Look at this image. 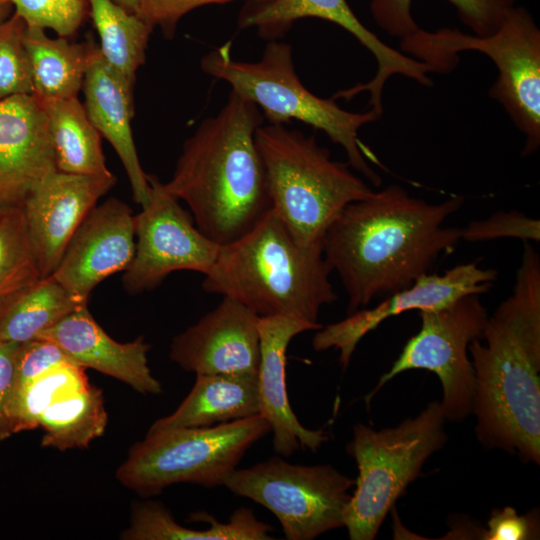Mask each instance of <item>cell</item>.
I'll list each match as a JSON object with an SVG mask.
<instances>
[{
    "label": "cell",
    "instance_id": "cell-1",
    "mask_svg": "<svg viewBox=\"0 0 540 540\" xmlns=\"http://www.w3.org/2000/svg\"><path fill=\"white\" fill-rule=\"evenodd\" d=\"M463 202L457 196L427 203L393 184L348 204L322 237L324 257L346 291L348 314L410 286L452 252L460 229L443 224Z\"/></svg>",
    "mask_w": 540,
    "mask_h": 540
},
{
    "label": "cell",
    "instance_id": "cell-2",
    "mask_svg": "<svg viewBox=\"0 0 540 540\" xmlns=\"http://www.w3.org/2000/svg\"><path fill=\"white\" fill-rule=\"evenodd\" d=\"M476 434L489 448L540 463V257L524 242L513 294L468 346Z\"/></svg>",
    "mask_w": 540,
    "mask_h": 540
},
{
    "label": "cell",
    "instance_id": "cell-3",
    "mask_svg": "<svg viewBox=\"0 0 540 540\" xmlns=\"http://www.w3.org/2000/svg\"><path fill=\"white\" fill-rule=\"evenodd\" d=\"M264 116L231 91L183 144L165 189L190 209L197 228L222 246L250 231L271 210L256 130Z\"/></svg>",
    "mask_w": 540,
    "mask_h": 540
},
{
    "label": "cell",
    "instance_id": "cell-4",
    "mask_svg": "<svg viewBox=\"0 0 540 540\" xmlns=\"http://www.w3.org/2000/svg\"><path fill=\"white\" fill-rule=\"evenodd\" d=\"M331 272L322 242L298 243L271 209L250 231L220 246L202 288L259 317L289 315L318 323L320 310L338 299Z\"/></svg>",
    "mask_w": 540,
    "mask_h": 540
},
{
    "label": "cell",
    "instance_id": "cell-5",
    "mask_svg": "<svg viewBox=\"0 0 540 540\" xmlns=\"http://www.w3.org/2000/svg\"><path fill=\"white\" fill-rule=\"evenodd\" d=\"M230 48L227 43L206 54L201 60L202 70L227 82L231 91L254 103L270 124L284 125L297 120L323 131L345 150L351 168L380 186V176L367 162V158L378 162L376 156L358 137L362 126L379 118L373 110L350 112L335 99L321 98L309 91L296 73L288 43L269 41L255 62L233 59Z\"/></svg>",
    "mask_w": 540,
    "mask_h": 540
},
{
    "label": "cell",
    "instance_id": "cell-6",
    "mask_svg": "<svg viewBox=\"0 0 540 540\" xmlns=\"http://www.w3.org/2000/svg\"><path fill=\"white\" fill-rule=\"evenodd\" d=\"M271 209L302 245L322 242L335 217L373 190L349 164L335 161L313 136L283 124L261 125L255 133Z\"/></svg>",
    "mask_w": 540,
    "mask_h": 540
},
{
    "label": "cell",
    "instance_id": "cell-7",
    "mask_svg": "<svg viewBox=\"0 0 540 540\" xmlns=\"http://www.w3.org/2000/svg\"><path fill=\"white\" fill-rule=\"evenodd\" d=\"M401 49L437 73L453 70L459 61V52L475 50L487 55L498 69L489 95L504 107L514 125L525 135L523 155L538 150L540 29L524 7L513 6L489 36H472L451 28L435 32L419 28L401 39Z\"/></svg>",
    "mask_w": 540,
    "mask_h": 540
},
{
    "label": "cell",
    "instance_id": "cell-8",
    "mask_svg": "<svg viewBox=\"0 0 540 540\" xmlns=\"http://www.w3.org/2000/svg\"><path fill=\"white\" fill-rule=\"evenodd\" d=\"M445 420L440 401H433L395 427L354 425L347 451L357 463L358 477L344 520L351 540L375 538L396 500L447 441Z\"/></svg>",
    "mask_w": 540,
    "mask_h": 540
},
{
    "label": "cell",
    "instance_id": "cell-9",
    "mask_svg": "<svg viewBox=\"0 0 540 540\" xmlns=\"http://www.w3.org/2000/svg\"><path fill=\"white\" fill-rule=\"evenodd\" d=\"M269 432V423L257 414L208 427L147 433L130 449L116 477L143 496L176 483L214 488L224 484L246 451Z\"/></svg>",
    "mask_w": 540,
    "mask_h": 540
},
{
    "label": "cell",
    "instance_id": "cell-10",
    "mask_svg": "<svg viewBox=\"0 0 540 540\" xmlns=\"http://www.w3.org/2000/svg\"><path fill=\"white\" fill-rule=\"evenodd\" d=\"M354 485L355 480L332 465L292 464L280 457L236 468L223 484L270 510L288 540H312L344 527Z\"/></svg>",
    "mask_w": 540,
    "mask_h": 540
},
{
    "label": "cell",
    "instance_id": "cell-11",
    "mask_svg": "<svg viewBox=\"0 0 540 540\" xmlns=\"http://www.w3.org/2000/svg\"><path fill=\"white\" fill-rule=\"evenodd\" d=\"M421 328L405 344L391 368L384 373L370 399L398 374L425 369L439 378L446 420L461 421L473 408L475 376L468 346L481 339L488 313L479 295L463 296L452 304L419 311Z\"/></svg>",
    "mask_w": 540,
    "mask_h": 540
},
{
    "label": "cell",
    "instance_id": "cell-12",
    "mask_svg": "<svg viewBox=\"0 0 540 540\" xmlns=\"http://www.w3.org/2000/svg\"><path fill=\"white\" fill-rule=\"evenodd\" d=\"M148 181L150 200L135 215V254L122 277L130 295L155 289L175 271L205 275L220 249L197 228L191 213L157 176L148 174Z\"/></svg>",
    "mask_w": 540,
    "mask_h": 540
},
{
    "label": "cell",
    "instance_id": "cell-13",
    "mask_svg": "<svg viewBox=\"0 0 540 540\" xmlns=\"http://www.w3.org/2000/svg\"><path fill=\"white\" fill-rule=\"evenodd\" d=\"M306 17L339 25L371 52L377 62L376 74L370 81L339 91L333 95L334 99L349 100L367 91L370 93L368 105L380 117L383 88L391 76L400 74L421 85H432L429 65L381 41L361 23L346 0H249L240 11L238 26L241 29L255 27L261 38L271 41L285 35L294 22Z\"/></svg>",
    "mask_w": 540,
    "mask_h": 540
},
{
    "label": "cell",
    "instance_id": "cell-14",
    "mask_svg": "<svg viewBox=\"0 0 540 540\" xmlns=\"http://www.w3.org/2000/svg\"><path fill=\"white\" fill-rule=\"evenodd\" d=\"M497 279V270L482 268L477 262L459 264L442 275L424 274L410 286L398 290L371 309H360L327 326L312 339L315 351L335 348L343 369L361 339L384 320L411 310H431L448 306L459 298L489 291Z\"/></svg>",
    "mask_w": 540,
    "mask_h": 540
},
{
    "label": "cell",
    "instance_id": "cell-15",
    "mask_svg": "<svg viewBox=\"0 0 540 540\" xmlns=\"http://www.w3.org/2000/svg\"><path fill=\"white\" fill-rule=\"evenodd\" d=\"M135 246V215L127 203L111 197L90 211L51 276L87 302L99 283L129 267Z\"/></svg>",
    "mask_w": 540,
    "mask_h": 540
},
{
    "label": "cell",
    "instance_id": "cell-16",
    "mask_svg": "<svg viewBox=\"0 0 540 540\" xmlns=\"http://www.w3.org/2000/svg\"><path fill=\"white\" fill-rule=\"evenodd\" d=\"M259 316L238 301H222L173 337L170 358L196 375H258Z\"/></svg>",
    "mask_w": 540,
    "mask_h": 540
},
{
    "label": "cell",
    "instance_id": "cell-17",
    "mask_svg": "<svg viewBox=\"0 0 540 540\" xmlns=\"http://www.w3.org/2000/svg\"><path fill=\"white\" fill-rule=\"evenodd\" d=\"M116 182L113 174L89 176L56 170L32 190L22 208L43 278L53 274L76 230Z\"/></svg>",
    "mask_w": 540,
    "mask_h": 540
},
{
    "label": "cell",
    "instance_id": "cell-18",
    "mask_svg": "<svg viewBox=\"0 0 540 540\" xmlns=\"http://www.w3.org/2000/svg\"><path fill=\"white\" fill-rule=\"evenodd\" d=\"M56 170L42 104L33 95L0 100V209L23 207L38 183Z\"/></svg>",
    "mask_w": 540,
    "mask_h": 540
},
{
    "label": "cell",
    "instance_id": "cell-19",
    "mask_svg": "<svg viewBox=\"0 0 540 540\" xmlns=\"http://www.w3.org/2000/svg\"><path fill=\"white\" fill-rule=\"evenodd\" d=\"M320 323L294 316L259 317L260 363L258 392L260 415L273 432L274 451L290 456L297 450L316 451L328 441L323 430L304 427L291 409L286 388V352L291 340L300 333L318 330Z\"/></svg>",
    "mask_w": 540,
    "mask_h": 540
},
{
    "label": "cell",
    "instance_id": "cell-20",
    "mask_svg": "<svg viewBox=\"0 0 540 540\" xmlns=\"http://www.w3.org/2000/svg\"><path fill=\"white\" fill-rule=\"evenodd\" d=\"M38 339L55 343L75 364L114 377L142 394H159L161 383L152 375L144 337L120 343L112 339L90 314L87 304L41 332ZM35 338V339H37Z\"/></svg>",
    "mask_w": 540,
    "mask_h": 540
},
{
    "label": "cell",
    "instance_id": "cell-21",
    "mask_svg": "<svg viewBox=\"0 0 540 540\" xmlns=\"http://www.w3.org/2000/svg\"><path fill=\"white\" fill-rule=\"evenodd\" d=\"M133 87L105 61L99 47L93 45L82 84L83 104L91 123L117 153L133 200L142 208L150 200L151 187L139 161L131 128Z\"/></svg>",
    "mask_w": 540,
    "mask_h": 540
},
{
    "label": "cell",
    "instance_id": "cell-22",
    "mask_svg": "<svg viewBox=\"0 0 540 540\" xmlns=\"http://www.w3.org/2000/svg\"><path fill=\"white\" fill-rule=\"evenodd\" d=\"M259 413L258 375L198 374L179 407L155 421L147 433L208 427Z\"/></svg>",
    "mask_w": 540,
    "mask_h": 540
},
{
    "label": "cell",
    "instance_id": "cell-23",
    "mask_svg": "<svg viewBox=\"0 0 540 540\" xmlns=\"http://www.w3.org/2000/svg\"><path fill=\"white\" fill-rule=\"evenodd\" d=\"M192 521L208 522L206 530L179 525L161 503L140 502L133 506L130 525L121 534L129 540H270L272 527L259 521L250 508L236 509L228 522L222 523L207 512L191 515Z\"/></svg>",
    "mask_w": 540,
    "mask_h": 540
},
{
    "label": "cell",
    "instance_id": "cell-24",
    "mask_svg": "<svg viewBox=\"0 0 540 540\" xmlns=\"http://www.w3.org/2000/svg\"><path fill=\"white\" fill-rule=\"evenodd\" d=\"M24 42L31 62L32 95L40 103L77 97L94 44L51 38L44 29L28 26Z\"/></svg>",
    "mask_w": 540,
    "mask_h": 540
},
{
    "label": "cell",
    "instance_id": "cell-25",
    "mask_svg": "<svg viewBox=\"0 0 540 540\" xmlns=\"http://www.w3.org/2000/svg\"><path fill=\"white\" fill-rule=\"evenodd\" d=\"M48 119L56 169L60 172L108 176L101 135L77 97L41 103Z\"/></svg>",
    "mask_w": 540,
    "mask_h": 540
},
{
    "label": "cell",
    "instance_id": "cell-26",
    "mask_svg": "<svg viewBox=\"0 0 540 540\" xmlns=\"http://www.w3.org/2000/svg\"><path fill=\"white\" fill-rule=\"evenodd\" d=\"M52 276L39 279L0 306V341L24 343L82 305Z\"/></svg>",
    "mask_w": 540,
    "mask_h": 540
},
{
    "label": "cell",
    "instance_id": "cell-27",
    "mask_svg": "<svg viewBox=\"0 0 540 540\" xmlns=\"http://www.w3.org/2000/svg\"><path fill=\"white\" fill-rule=\"evenodd\" d=\"M88 3L103 58L127 83L134 86L136 71L145 62L153 28L113 0H88Z\"/></svg>",
    "mask_w": 540,
    "mask_h": 540
},
{
    "label": "cell",
    "instance_id": "cell-28",
    "mask_svg": "<svg viewBox=\"0 0 540 540\" xmlns=\"http://www.w3.org/2000/svg\"><path fill=\"white\" fill-rule=\"evenodd\" d=\"M107 420L102 393L89 384L43 411L38 420L45 432L42 445L58 450L86 448L103 434Z\"/></svg>",
    "mask_w": 540,
    "mask_h": 540
},
{
    "label": "cell",
    "instance_id": "cell-29",
    "mask_svg": "<svg viewBox=\"0 0 540 540\" xmlns=\"http://www.w3.org/2000/svg\"><path fill=\"white\" fill-rule=\"evenodd\" d=\"M461 21L477 36H489L500 26L515 0H447ZM412 0H371L370 9L380 28L394 37L405 38L419 27L411 14Z\"/></svg>",
    "mask_w": 540,
    "mask_h": 540
},
{
    "label": "cell",
    "instance_id": "cell-30",
    "mask_svg": "<svg viewBox=\"0 0 540 540\" xmlns=\"http://www.w3.org/2000/svg\"><path fill=\"white\" fill-rule=\"evenodd\" d=\"M41 278L23 208L0 209V306Z\"/></svg>",
    "mask_w": 540,
    "mask_h": 540
},
{
    "label": "cell",
    "instance_id": "cell-31",
    "mask_svg": "<svg viewBox=\"0 0 540 540\" xmlns=\"http://www.w3.org/2000/svg\"><path fill=\"white\" fill-rule=\"evenodd\" d=\"M89 384L84 368L63 363L14 390L9 408L13 434L38 427L39 417L45 409Z\"/></svg>",
    "mask_w": 540,
    "mask_h": 540
},
{
    "label": "cell",
    "instance_id": "cell-32",
    "mask_svg": "<svg viewBox=\"0 0 540 540\" xmlns=\"http://www.w3.org/2000/svg\"><path fill=\"white\" fill-rule=\"evenodd\" d=\"M26 27L14 12L0 24V100L33 94L31 62L24 42Z\"/></svg>",
    "mask_w": 540,
    "mask_h": 540
},
{
    "label": "cell",
    "instance_id": "cell-33",
    "mask_svg": "<svg viewBox=\"0 0 540 540\" xmlns=\"http://www.w3.org/2000/svg\"><path fill=\"white\" fill-rule=\"evenodd\" d=\"M13 12L28 27L51 29L70 37L80 28L89 11L88 0H8Z\"/></svg>",
    "mask_w": 540,
    "mask_h": 540
},
{
    "label": "cell",
    "instance_id": "cell-34",
    "mask_svg": "<svg viewBox=\"0 0 540 540\" xmlns=\"http://www.w3.org/2000/svg\"><path fill=\"white\" fill-rule=\"evenodd\" d=\"M461 239L468 242L498 238H518L524 241L540 240V222L517 211L497 212L487 219L472 221L460 229Z\"/></svg>",
    "mask_w": 540,
    "mask_h": 540
},
{
    "label": "cell",
    "instance_id": "cell-35",
    "mask_svg": "<svg viewBox=\"0 0 540 540\" xmlns=\"http://www.w3.org/2000/svg\"><path fill=\"white\" fill-rule=\"evenodd\" d=\"M63 363L73 362L49 340L37 338L18 344L15 354L14 390L26 386L46 371Z\"/></svg>",
    "mask_w": 540,
    "mask_h": 540
},
{
    "label": "cell",
    "instance_id": "cell-36",
    "mask_svg": "<svg viewBox=\"0 0 540 540\" xmlns=\"http://www.w3.org/2000/svg\"><path fill=\"white\" fill-rule=\"evenodd\" d=\"M234 0H139L138 16L153 29L158 26L166 38H172L178 22L196 8L225 4Z\"/></svg>",
    "mask_w": 540,
    "mask_h": 540
},
{
    "label": "cell",
    "instance_id": "cell-37",
    "mask_svg": "<svg viewBox=\"0 0 540 540\" xmlns=\"http://www.w3.org/2000/svg\"><path fill=\"white\" fill-rule=\"evenodd\" d=\"M485 540H530L539 538L538 513L531 511L519 515L510 506L494 510L483 531Z\"/></svg>",
    "mask_w": 540,
    "mask_h": 540
},
{
    "label": "cell",
    "instance_id": "cell-38",
    "mask_svg": "<svg viewBox=\"0 0 540 540\" xmlns=\"http://www.w3.org/2000/svg\"><path fill=\"white\" fill-rule=\"evenodd\" d=\"M17 347V343L0 341V440L13 434L9 408L15 388Z\"/></svg>",
    "mask_w": 540,
    "mask_h": 540
},
{
    "label": "cell",
    "instance_id": "cell-39",
    "mask_svg": "<svg viewBox=\"0 0 540 540\" xmlns=\"http://www.w3.org/2000/svg\"><path fill=\"white\" fill-rule=\"evenodd\" d=\"M126 11L137 14L139 12V0H113Z\"/></svg>",
    "mask_w": 540,
    "mask_h": 540
},
{
    "label": "cell",
    "instance_id": "cell-40",
    "mask_svg": "<svg viewBox=\"0 0 540 540\" xmlns=\"http://www.w3.org/2000/svg\"><path fill=\"white\" fill-rule=\"evenodd\" d=\"M13 14V7L8 0H0V24Z\"/></svg>",
    "mask_w": 540,
    "mask_h": 540
}]
</instances>
